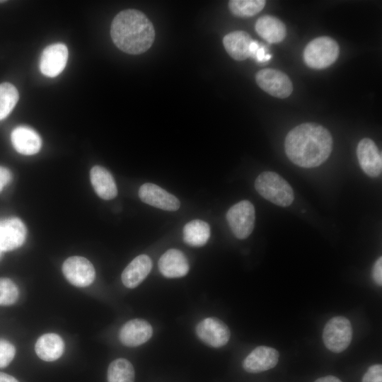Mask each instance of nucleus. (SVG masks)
<instances>
[{"label": "nucleus", "instance_id": "obj_12", "mask_svg": "<svg viewBox=\"0 0 382 382\" xmlns=\"http://www.w3.org/2000/svg\"><path fill=\"white\" fill-rule=\"evenodd\" d=\"M142 202L166 211H176L180 206V201L173 195L153 183H144L139 190Z\"/></svg>", "mask_w": 382, "mask_h": 382}, {"label": "nucleus", "instance_id": "obj_13", "mask_svg": "<svg viewBox=\"0 0 382 382\" xmlns=\"http://www.w3.org/2000/svg\"><path fill=\"white\" fill-rule=\"evenodd\" d=\"M357 156L359 165L369 176L375 178L382 170V156L376 144L369 138H364L357 147Z\"/></svg>", "mask_w": 382, "mask_h": 382}, {"label": "nucleus", "instance_id": "obj_1", "mask_svg": "<svg viewBox=\"0 0 382 382\" xmlns=\"http://www.w3.org/2000/svg\"><path fill=\"white\" fill-rule=\"evenodd\" d=\"M333 146L332 135L324 127L303 123L291 129L284 141L287 157L303 168H314L330 156Z\"/></svg>", "mask_w": 382, "mask_h": 382}, {"label": "nucleus", "instance_id": "obj_17", "mask_svg": "<svg viewBox=\"0 0 382 382\" xmlns=\"http://www.w3.org/2000/svg\"><path fill=\"white\" fill-rule=\"evenodd\" d=\"M11 142L13 148L23 155L37 154L42 146V140L39 134L32 128L26 126H18L11 132Z\"/></svg>", "mask_w": 382, "mask_h": 382}, {"label": "nucleus", "instance_id": "obj_34", "mask_svg": "<svg viewBox=\"0 0 382 382\" xmlns=\"http://www.w3.org/2000/svg\"><path fill=\"white\" fill-rule=\"evenodd\" d=\"M0 382H19L13 376L5 373L0 372Z\"/></svg>", "mask_w": 382, "mask_h": 382}, {"label": "nucleus", "instance_id": "obj_19", "mask_svg": "<svg viewBox=\"0 0 382 382\" xmlns=\"http://www.w3.org/2000/svg\"><path fill=\"white\" fill-rule=\"evenodd\" d=\"M90 179L96 193L100 198L110 200L117 196L115 181L106 168L100 166H93L90 171Z\"/></svg>", "mask_w": 382, "mask_h": 382}, {"label": "nucleus", "instance_id": "obj_31", "mask_svg": "<svg viewBox=\"0 0 382 382\" xmlns=\"http://www.w3.org/2000/svg\"><path fill=\"white\" fill-rule=\"evenodd\" d=\"M271 58L272 55L267 52L266 47L262 45H260L253 57V59L259 63L268 62Z\"/></svg>", "mask_w": 382, "mask_h": 382}, {"label": "nucleus", "instance_id": "obj_28", "mask_svg": "<svg viewBox=\"0 0 382 382\" xmlns=\"http://www.w3.org/2000/svg\"><path fill=\"white\" fill-rule=\"evenodd\" d=\"M16 354L15 347L8 341L0 339V368L7 366Z\"/></svg>", "mask_w": 382, "mask_h": 382}, {"label": "nucleus", "instance_id": "obj_26", "mask_svg": "<svg viewBox=\"0 0 382 382\" xmlns=\"http://www.w3.org/2000/svg\"><path fill=\"white\" fill-rule=\"evenodd\" d=\"M265 4L264 0H231L228 1V8L236 16L250 17L260 13Z\"/></svg>", "mask_w": 382, "mask_h": 382}, {"label": "nucleus", "instance_id": "obj_22", "mask_svg": "<svg viewBox=\"0 0 382 382\" xmlns=\"http://www.w3.org/2000/svg\"><path fill=\"white\" fill-rule=\"evenodd\" d=\"M64 343L56 333H46L40 336L35 345L37 357L45 361L58 359L63 354Z\"/></svg>", "mask_w": 382, "mask_h": 382}, {"label": "nucleus", "instance_id": "obj_24", "mask_svg": "<svg viewBox=\"0 0 382 382\" xmlns=\"http://www.w3.org/2000/svg\"><path fill=\"white\" fill-rule=\"evenodd\" d=\"M134 367L126 359L112 361L108 369V382H134Z\"/></svg>", "mask_w": 382, "mask_h": 382}, {"label": "nucleus", "instance_id": "obj_20", "mask_svg": "<svg viewBox=\"0 0 382 382\" xmlns=\"http://www.w3.org/2000/svg\"><path fill=\"white\" fill-rule=\"evenodd\" d=\"M253 39L243 30H236L226 35L223 45L227 53L233 59L243 61L250 57L249 47Z\"/></svg>", "mask_w": 382, "mask_h": 382}, {"label": "nucleus", "instance_id": "obj_27", "mask_svg": "<svg viewBox=\"0 0 382 382\" xmlns=\"http://www.w3.org/2000/svg\"><path fill=\"white\" fill-rule=\"evenodd\" d=\"M18 295V289L11 279L0 278V306H11L15 303Z\"/></svg>", "mask_w": 382, "mask_h": 382}, {"label": "nucleus", "instance_id": "obj_5", "mask_svg": "<svg viewBox=\"0 0 382 382\" xmlns=\"http://www.w3.org/2000/svg\"><path fill=\"white\" fill-rule=\"evenodd\" d=\"M352 328L350 321L344 316H336L329 320L323 331L325 347L332 352L345 350L351 343Z\"/></svg>", "mask_w": 382, "mask_h": 382}, {"label": "nucleus", "instance_id": "obj_36", "mask_svg": "<svg viewBox=\"0 0 382 382\" xmlns=\"http://www.w3.org/2000/svg\"><path fill=\"white\" fill-rule=\"evenodd\" d=\"M1 250H0V255H1Z\"/></svg>", "mask_w": 382, "mask_h": 382}, {"label": "nucleus", "instance_id": "obj_9", "mask_svg": "<svg viewBox=\"0 0 382 382\" xmlns=\"http://www.w3.org/2000/svg\"><path fill=\"white\" fill-rule=\"evenodd\" d=\"M196 333L204 343L215 348L226 345L231 336L228 327L214 317L201 320L196 327Z\"/></svg>", "mask_w": 382, "mask_h": 382}, {"label": "nucleus", "instance_id": "obj_6", "mask_svg": "<svg viewBox=\"0 0 382 382\" xmlns=\"http://www.w3.org/2000/svg\"><path fill=\"white\" fill-rule=\"evenodd\" d=\"M226 220L234 236L239 239L248 238L254 228L255 212L248 200H242L229 208Z\"/></svg>", "mask_w": 382, "mask_h": 382}, {"label": "nucleus", "instance_id": "obj_8", "mask_svg": "<svg viewBox=\"0 0 382 382\" xmlns=\"http://www.w3.org/2000/svg\"><path fill=\"white\" fill-rule=\"evenodd\" d=\"M62 270L66 280L75 286H88L95 279L93 265L88 259L81 256L68 257L64 262Z\"/></svg>", "mask_w": 382, "mask_h": 382}, {"label": "nucleus", "instance_id": "obj_11", "mask_svg": "<svg viewBox=\"0 0 382 382\" xmlns=\"http://www.w3.org/2000/svg\"><path fill=\"white\" fill-rule=\"evenodd\" d=\"M26 238V228L17 217L0 219V250L11 251L21 247Z\"/></svg>", "mask_w": 382, "mask_h": 382}, {"label": "nucleus", "instance_id": "obj_33", "mask_svg": "<svg viewBox=\"0 0 382 382\" xmlns=\"http://www.w3.org/2000/svg\"><path fill=\"white\" fill-rule=\"evenodd\" d=\"M314 382H342L338 378L334 376H327L316 379Z\"/></svg>", "mask_w": 382, "mask_h": 382}, {"label": "nucleus", "instance_id": "obj_30", "mask_svg": "<svg viewBox=\"0 0 382 382\" xmlns=\"http://www.w3.org/2000/svg\"><path fill=\"white\" fill-rule=\"evenodd\" d=\"M372 277L378 285H382V257H379L375 262L372 269Z\"/></svg>", "mask_w": 382, "mask_h": 382}, {"label": "nucleus", "instance_id": "obj_15", "mask_svg": "<svg viewBox=\"0 0 382 382\" xmlns=\"http://www.w3.org/2000/svg\"><path fill=\"white\" fill-rule=\"evenodd\" d=\"M278 359L277 350L267 346H258L245 358L243 368L248 373H260L274 368Z\"/></svg>", "mask_w": 382, "mask_h": 382}, {"label": "nucleus", "instance_id": "obj_25", "mask_svg": "<svg viewBox=\"0 0 382 382\" xmlns=\"http://www.w3.org/2000/svg\"><path fill=\"white\" fill-rule=\"evenodd\" d=\"M18 99V91L13 84L8 82L0 83V120L10 114Z\"/></svg>", "mask_w": 382, "mask_h": 382}, {"label": "nucleus", "instance_id": "obj_7", "mask_svg": "<svg viewBox=\"0 0 382 382\" xmlns=\"http://www.w3.org/2000/svg\"><path fill=\"white\" fill-rule=\"evenodd\" d=\"M255 81L261 89L276 98H286L293 91V85L289 76L274 69L260 70L255 75Z\"/></svg>", "mask_w": 382, "mask_h": 382}, {"label": "nucleus", "instance_id": "obj_35", "mask_svg": "<svg viewBox=\"0 0 382 382\" xmlns=\"http://www.w3.org/2000/svg\"><path fill=\"white\" fill-rule=\"evenodd\" d=\"M4 1H0V3H3V2H4Z\"/></svg>", "mask_w": 382, "mask_h": 382}, {"label": "nucleus", "instance_id": "obj_2", "mask_svg": "<svg viewBox=\"0 0 382 382\" xmlns=\"http://www.w3.org/2000/svg\"><path fill=\"white\" fill-rule=\"evenodd\" d=\"M110 35L115 46L122 52L139 54L153 45L155 30L144 13L136 9H126L113 18Z\"/></svg>", "mask_w": 382, "mask_h": 382}, {"label": "nucleus", "instance_id": "obj_23", "mask_svg": "<svg viewBox=\"0 0 382 382\" xmlns=\"http://www.w3.org/2000/svg\"><path fill=\"white\" fill-rule=\"evenodd\" d=\"M185 243L193 247H201L207 243L210 236L209 224L200 219H194L187 223L183 231Z\"/></svg>", "mask_w": 382, "mask_h": 382}, {"label": "nucleus", "instance_id": "obj_29", "mask_svg": "<svg viewBox=\"0 0 382 382\" xmlns=\"http://www.w3.org/2000/svg\"><path fill=\"white\" fill-rule=\"evenodd\" d=\"M361 382H382L381 364L371 366L364 374Z\"/></svg>", "mask_w": 382, "mask_h": 382}, {"label": "nucleus", "instance_id": "obj_10", "mask_svg": "<svg viewBox=\"0 0 382 382\" xmlns=\"http://www.w3.org/2000/svg\"><path fill=\"white\" fill-rule=\"evenodd\" d=\"M68 49L62 43H55L46 47L42 52L40 61L41 72L49 77L58 76L66 66Z\"/></svg>", "mask_w": 382, "mask_h": 382}, {"label": "nucleus", "instance_id": "obj_14", "mask_svg": "<svg viewBox=\"0 0 382 382\" xmlns=\"http://www.w3.org/2000/svg\"><path fill=\"white\" fill-rule=\"evenodd\" d=\"M152 333V327L148 321L136 318L127 321L122 326L119 338L124 345L134 347L147 342Z\"/></svg>", "mask_w": 382, "mask_h": 382}, {"label": "nucleus", "instance_id": "obj_4", "mask_svg": "<svg viewBox=\"0 0 382 382\" xmlns=\"http://www.w3.org/2000/svg\"><path fill=\"white\" fill-rule=\"evenodd\" d=\"M339 53V45L334 39L321 36L308 43L303 51V59L310 68L321 69L332 64Z\"/></svg>", "mask_w": 382, "mask_h": 382}, {"label": "nucleus", "instance_id": "obj_18", "mask_svg": "<svg viewBox=\"0 0 382 382\" xmlns=\"http://www.w3.org/2000/svg\"><path fill=\"white\" fill-rule=\"evenodd\" d=\"M151 268L152 261L148 255H138L123 270L121 276L122 284L129 289L137 287L147 277Z\"/></svg>", "mask_w": 382, "mask_h": 382}, {"label": "nucleus", "instance_id": "obj_3", "mask_svg": "<svg viewBox=\"0 0 382 382\" xmlns=\"http://www.w3.org/2000/svg\"><path fill=\"white\" fill-rule=\"evenodd\" d=\"M255 188L262 197L280 207H288L294 199L291 185L274 172L260 173L255 181Z\"/></svg>", "mask_w": 382, "mask_h": 382}, {"label": "nucleus", "instance_id": "obj_21", "mask_svg": "<svg viewBox=\"0 0 382 382\" xmlns=\"http://www.w3.org/2000/svg\"><path fill=\"white\" fill-rule=\"evenodd\" d=\"M257 33L270 43H278L286 37V29L282 21L270 16H262L257 19L255 25Z\"/></svg>", "mask_w": 382, "mask_h": 382}, {"label": "nucleus", "instance_id": "obj_32", "mask_svg": "<svg viewBox=\"0 0 382 382\" xmlns=\"http://www.w3.org/2000/svg\"><path fill=\"white\" fill-rule=\"evenodd\" d=\"M11 180L12 175L11 171L6 168L0 166V192Z\"/></svg>", "mask_w": 382, "mask_h": 382}, {"label": "nucleus", "instance_id": "obj_16", "mask_svg": "<svg viewBox=\"0 0 382 382\" xmlns=\"http://www.w3.org/2000/svg\"><path fill=\"white\" fill-rule=\"evenodd\" d=\"M189 268L186 256L178 249L168 250L158 260V269L161 273L168 278L184 277L187 274Z\"/></svg>", "mask_w": 382, "mask_h": 382}]
</instances>
